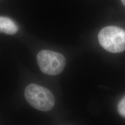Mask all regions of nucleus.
<instances>
[{
    "label": "nucleus",
    "mask_w": 125,
    "mask_h": 125,
    "mask_svg": "<svg viewBox=\"0 0 125 125\" xmlns=\"http://www.w3.org/2000/svg\"><path fill=\"white\" fill-rule=\"evenodd\" d=\"M37 60L41 71L52 76L60 74L66 64L62 54L48 50L41 51L37 54Z\"/></svg>",
    "instance_id": "obj_3"
},
{
    "label": "nucleus",
    "mask_w": 125,
    "mask_h": 125,
    "mask_svg": "<svg viewBox=\"0 0 125 125\" xmlns=\"http://www.w3.org/2000/svg\"><path fill=\"white\" fill-rule=\"evenodd\" d=\"M0 31L2 33L14 35L18 31V27L13 20L7 17L0 18Z\"/></svg>",
    "instance_id": "obj_4"
},
{
    "label": "nucleus",
    "mask_w": 125,
    "mask_h": 125,
    "mask_svg": "<svg viewBox=\"0 0 125 125\" xmlns=\"http://www.w3.org/2000/svg\"><path fill=\"white\" fill-rule=\"evenodd\" d=\"M101 46L109 52L120 53L125 50V31L116 26L103 28L98 34Z\"/></svg>",
    "instance_id": "obj_2"
},
{
    "label": "nucleus",
    "mask_w": 125,
    "mask_h": 125,
    "mask_svg": "<svg viewBox=\"0 0 125 125\" xmlns=\"http://www.w3.org/2000/svg\"><path fill=\"white\" fill-rule=\"evenodd\" d=\"M121 1H122V4L125 7V0H121Z\"/></svg>",
    "instance_id": "obj_6"
},
{
    "label": "nucleus",
    "mask_w": 125,
    "mask_h": 125,
    "mask_svg": "<svg viewBox=\"0 0 125 125\" xmlns=\"http://www.w3.org/2000/svg\"><path fill=\"white\" fill-rule=\"evenodd\" d=\"M118 111L120 115L125 118V96L119 103Z\"/></svg>",
    "instance_id": "obj_5"
},
{
    "label": "nucleus",
    "mask_w": 125,
    "mask_h": 125,
    "mask_svg": "<svg viewBox=\"0 0 125 125\" xmlns=\"http://www.w3.org/2000/svg\"><path fill=\"white\" fill-rule=\"evenodd\" d=\"M24 96L29 104L41 111L51 110L54 105V98L52 92L45 87L30 84L26 87Z\"/></svg>",
    "instance_id": "obj_1"
}]
</instances>
